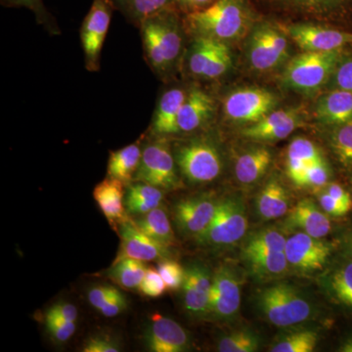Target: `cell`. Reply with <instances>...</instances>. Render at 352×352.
Listing matches in <instances>:
<instances>
[{
	"mask_svg": "<svg viewBox=\"0 0 352 352\" xmlns=\"http://www.w3.org/2000/svg\"><path fill=\"white\" fill-rule=\"evenodd\" d=\"M273 4L296 12L320 16L333 10L344 0H270Z\"/></svg>",
	"mask_w": 352,
	"mask_h": 352,
	"instance_id": "836d02e7",
	"label": "cell"
},
{
	"mask_svg": "<svg viewBox=\"0 0 352 352\" xmlns=\"http://www.w3.org/2000/svg\"><path fill=\"white\" fill-rule=\"evenodd\" d=\"M288 157L300 160L307 164L325 161L319 148L307 138L294 139L289 146Z\"/></svg>",
	"mask_w": 352,
	"mask_h": 352,
	"instance_id": "ab89813d",
	"label": "cell"
},
{
	"mask_svg": "<svg viewBox=\"0 0 352 352\" xmlns=\"http://www.w3.org/2000/svg\"><path fill=\"white\" fill-rule=\"evenodd\" d=\"M302 124L298 111L281 109L272 111L263 120L243 131L245 138L258 141H278L288 138Z\"/></svg>",
	"mask_w": 352,
	"mask_h": 352,
	"instance_id": "ac0fdd59",
	"label": "cell"
},
{
	"mask_svg": "<svg viewBox=\"0 0 352 352\" xmlns=\"http://www.w3.org/2000/svg\"><path fill=\"white\" fill-rule=\"evenodd\" d=\"M351 256H352V241H351Z\"/></svg>",
	"mask_w": 352,
	"mask_h": 352,
	"instance_id": "6f0895ef",
	"label": "cell"
},
{
	"mask_svg": "<svg viewBox=\"0 0 352 352\" xmlns=\"http://www.w3.org/2000/svg\"><path fill=\"white\" fill-rule=\"evenodd\" d=\"M330 179V170L325 161L310 164L300 182V187H311L318 189L326 186Z\"/></svg>",
	"mask_w": 352,
	"mask_h": 352,
	"instance_id": "b9f144b4",
	"label": "cell"
},
{
	"mask_svg": "<svg viewBox=\"0 0 352 352\" xmlns=\"http://www.w3.org/2000/svg\"><path fill=\"white\" fill-rule=\"evenodd\" d=\"M287 32L302 51L340 50L352 44V34L318 25H292Z\"/></svg>",
	"mask_w": 352,
	"mask_h": 352,
	"instance_id": "e0dca14e",
	"label": "cell"
},
{
	"mask_svg": "<svg viewBox=\"0 0 352 352\" xmlns=\"http://www.w3.org/2000/svg\"><path fill=\"white\" fill-rule=\"evenodd\" d=\"M328 286L337 302L352 308V261L336 268L329 278Z\"/></svg>",
	"mask_w": 352,
	"mask_h": 352,
	"instance_id": "1f68e13d",
	"label": "cell"
},
{
	"mask_svg": "<svg viewBox=\"0 0 352 352\" xmlns=\"http://www.w3.org/2000/svg\"><path fill=\"white\" fill-rule=\"evenodd\" d=\"M133 182L148 183L168 191L180 186L179 177L176 173L175 157L166 138L157 136L142 150L140 164Z\"/></svg>",
	"mask_w": 352,
	"mask_h": 352,
	"instance_id": "5b68a950",
	"label": "cell"
},
{
	"mask_svg": "<svg viewBox=\"0 0 352 352\" xmlns=\"http://www.w3.org/2000/svg\"><path fill=\"white\" fill-rule=\"evenodd\" d=\"M176 18L170 8L139 25L146 62L162 78L170 75L182 54V36Z\"/></svg>",
	"mask_w": 352,
	"mask_h": 352,
	"instance_id": "7a4b0ae2",
	"label": "cell"
},
{
	"mask_svg": "<svg viewBox=\"0 0 352 352\" xmlns=\"http://www.w3.org/2000/svg\"><path fill=\"white\" fill-rule=\"evenodd\" d=\"M289 229H300L311 237L321 239L331 232V222L326 212H321L314 201H300L289 212L286 220Z\"/></svg>",
	"mask_w": 352,
	"mask_h": 352,
	"instance_id": "603a6c76",
	"label": "cell"
},
{
	"mask_svg": "<svg viewBox=\"0 0 352 352\" xmlns=\"http://www.w3.org/2000/svg\"><path fill=\"white\" fill-rule=\"evenodd\" d=\"M148 268L144 261L131 258L117 259L108 271L109 277L120 287L136 289L140 286Z\"/></svg>",
	"mask_w": 352,
	"mask_h": 352,
	"instance_id": "f546056e",
	"label": "cell"
},
{
	"mask_svg": "<svg viewBox=\"0 0 352 352\" xmlns=\"http://www.w3.org/2000/svg\"><path fill=\"white\" fill-rule=\"evenodd\" d=\"M118 232L120 237V252L117 259L131 258L145 263L162 261L170 256V248L146 235L134 220L129 219L120 224Z\"/></svg>",
	"mask_w": 352,
	"mask_h": 352,
	"instance_id": "9a60e30c",
	"label": "cell"
},
{
	"mask_svg": "<svg viewBox=\"0 0 352 352\" xmlns=\"http://www.w3.org/2000/svg\"><path fill=\"white\" fill-rule=\"evenodd\" d=\"M180 173L191 183H208L219 177L222 170L219 150L210 141L195 139L180 146L175 153Z\"/></svg>",
	"mask_w": 352,
	"mask_h": 352,
	"instance_id": "8992f818",
	"label": "cell"
},
{
	"mask_svg": "<svg viewBox=\"0 0 352 352\" xmlns=\"http://www.w3.org/2000/svg\"><path fill=\"white\" fill-rule=\"evenodd\" d=\"M318 342L314 331L300 330L285 336L274 346L272 352H311Z\"/></svg>",
	"mask_w": 352,
	"mask_h": 352,
	"instance_id": "d6a6232c",
	"label": "cell"
},
{
	"mask_svg": "<svg viewBox=\"0 0 352 352\" xmlns=\"http://www.w3.org/2000/svg\"><path fill=\"white\" fill-rule=\"evenodd\" d=\"M319 201H320V206L324 212L329 215H332V217H344V215L349 212V208L344 207V205L335 200L326 191H324V193H322L320 197H319Z\"/></svg>",
	"mask_w": 352,
	"mask_h": 352,
	"instance_id": "f907efd6",
	"label": "cell"
},
{
	"mask_svg": "<svg viewBox=\"0 0 352 352\" xmlns=\"http://www.w3.org/2000/svg\"><path fill=\"white\" fill-rule=\"evenodd\" d=\"M46 316L54 317V318L62 319V320L76 322L78 314L75 305L68 302H58L47 310Z\"/></svg>",
	"mask_w": 352,
	"mask_h": 352,
	"instance_id": "c3c4849f",
	"label": "cell"
},
{
	"mask_svg": "<svg viewBox=\"0 0 352 352\" xmlns=\"http://www.w3.org/2000/svg\"><path fill=\"white\" fill-rule=\"evenodd\" d=\"M277 97L261 87H245L234 90L223 102L227 119L244 124H256L276 107Z\"/></svg>",
	"mask_w": 352,
	"mask_h": 352,
	"instance_id": "30bf717a",
	"label": "cell"
},
{
	"mask_svg": "<svg viewBox=\"0 0 352 352\" xmlns=\"http://www.w3.org/2000/svg\"><path fill=\"white\" fill-rule=\"evenodd\" d=\"M272 155L266 148H256L238 157L235 164V175L243 184H252L263 177L270 168Z\"/></svg>",
	"mask_w": 352,
	"mask_h": 352,
	"instance_id": "4316f807",
	"label": "cell"
},
{
	"mask_svg": "<svg viewBox=\"0 0 352 352\" xmlns=\"http://www.w3.org/2000/svg\"><path fill=\"white\" fill-rule=\"evenodd\" d=\"M139 292L143 296H149V298H159L166 293V285L164 283L163 277L160 274L159 270L155 268H148L140 286Z\"/></svg>",
	"mask_w": 352,
	"mask_h": 352,
	"instance_id": "7bdbcfd3",
	"label": "cell"
},
{
	"mask_svg": "<svg viewBox=\"0 0 352 352\" xmlns=\"http://www.w3.org/2000/svg\"><path fill=\"white\" fill-rule=\"evenodd\" d=\"M117 340L108 335H96L90 337L82 347L83 352H119Z\"/></svg>",
	"mask_w": 352,
	"mask_h": 352,
	"instance_id": "bcb514c9",
	"label": "cell"
},
{
	"mask_svg": "<svg viewBox=\"0 0 352 352\" xmlns=\"http://www.w3.org/2000/svg\"><path fill=\"white\" fill-rule=\"evenodd\" d=\"M309 164L300 161V160L294 159V157H287V173L292 182L296 185H300L303 176L305 175Z\"/></svg>",
	"mask_w": 352,
	"mask_h": 352,
	"instance_id": "816d5d0a",
	"label": "cell"
},
{
	"mask_svg": "<svg viewBox=\"0 0 352 352\" xmlns=\"http://www.w3.org/2000/svg\"><path fill=\"white\" fill-rule=\"evenodd\" d=\"M340 351L342 352H352V337L344 340V344L340 346Z\"/></svg>",
	"mask_w": 352,
	"mask_h": 352,
	"instance_id": "9f6ffc18",
	"label": "cell"
},
{
	"mask_svg": "<svg viewBox=\"0 0 352 352\" xmlns=\"http://www.w3.org/2000/svg\"><path fill=\"white\" fill-rule=\"evenodd\" d=\"M340 60L342 50L322 52L303 51L287 65L283 82L296 91H314L332 78Z\"/></svg>",
	"mask_w": 352,
	"mask_h": 352,
	"instance_id": "3957f363",
	"label": "cell"
},
{
	"mask_svg": "<svg viewBox=\"0 0 352 352\" xmlns=\"http://www.w3.org/2000/svg\"><path fill=\"white\" fill-rule=\"evenodd\" d=\"M286 238L275 229L254 234L245 247V252L270 251L284 252Z\"/></svg>",
	"mask_w": 352,
	"mask_h": 352,
	"instance_id": "8d00e7d4",
	"label": "cell"
},
{
	"mask_svg": "<svg viewBox=\"0 0 352 352\" xmlns=\"http://www.w3.org/2000/svg\"><path fill=\"white\" fill-rule=\"evenodd\" d=\"M332 78L336 87L339 89L352 92V58H349L342 62L340 60L333 72Z\"/></svg>",
	"mask_w": 352,
	"mask_h": 352,
	"instance_id": "7dc6e473",
	"label": "cell"
},
{
	"mask_svg": "<svg viewBox=\"0 0 352 352\" xmlns=\"http://www.w3.org/2000/svg\"><path fill=\"white\" fill-rule=\"evenodd\" d=\"M164 200V190L141 182L129 183L124 204L127 212L142 215L161 206Z\"/></svg>",
	"mask_w": 352,
	"mask_h": 352,
	"instance_id": "484cf974",
	"label": "cell"
},
{
	"mask_svg": "<svg viewBox=\"0 0 352 352\" xmlns=\"http://www.w3.org/2000/svg\"><path fill=\"white\" fill-rule=\"evenodd\" d=\"M187 31L194 36L217 41H237L251 24V11L245 0H217L207 8L186 14Z\"/></svg>",
	"mask_w": 352,
	"mask_h": 352,
	"instance_id": "6da1fadb",
	"label": "cell"
},
{
	"mask_svg": "<svg viewBox=\"0 0 352 352\" xmlns=\"http://www.w3.org/2000/svg\"><path fill=\"white\" fill-rule=\"evenodd\" d=\"M142 150L139 142L127 145L122 149L110 153L109 157L107 176L116 178L124 184L133 182L134 176L140 164Z\"/></svg>",
	"mask_w": 352,
	"mask_h": 352,
	"instance_id": "d4e9b609",
	"label": "cell"
},
{
	"mask_svg": "<svg viewBox=\"0 0 352 352\" xmlns=\"http://www.w3.org/2000/svg\"><path fill=\"white\" fill-rule=\"evenodd\" d=\"M258 305L271 324L282 328L307 321L312 312L309 302L287 284L263 289L259 295Z\"/></svg>",
	"mask_w": 352,
	"mask_h": 352,
	"instance_id": "277c9868",
	"label": "cell"
},
{
	"mask_svg": "<svg viewBox=\"0 0 352 352\" xmlns=\"http://www.w3.org/2000/svg\"><path fill=\"white\" fill-rule=\"evenodd\" d=\"M247 228L244 204L240 199L228 198L219 201L207 230L196 239L200 244L214 247L233 245L244 237Z\"/></svg>",
	"mask_w": 352,
	"mask_h": 352,
	"instance_id": "52a82bcc",
	"label": "cell"
},
{
	"mask_svg": "<svg viewBox=\"0 0 352 352\" xmlns=\"http://www.w3.org/2000/svg\"><path fill=\"white\" fill-rule=\"evenodd\" d=\"M325 191L327 192L329 195L332 196L335 200L351 210L352 203L351 195L344 187L340 186L337 183H332V184L329 185Z\"/></svg>",
	"mask_w": 352,
	"mask_h": 352,
	"instance_id": "f5cc1de1",
	"label": "cell"
},
{
	"mask_svg": "<svg viewBox=\"0 0 352 352\" xmlns=\"http://www.w3.org/2000/svg\"><path fill=\"white\" fill-rule=\"evenodd\" d=\"M175 0H132L126 17L136 25L141 24L147 18L173 8Z\"/></svg>",
	"mask_w": 352,
	"mask_h": 352,
	"instance_id": "e575fe53",
	"label": "cell"
},
{
	"mask_svg": "<svg viewBox=\"0 0 352 352\" xmlns=\"http://www.w3.org/2000/svg\"><path fill=\"white\" fill-rule=\"evenodd\" d=\"M252 270L259 276H277L288 267L284 252L261 251L245 252Z\"/></svg>",
	"mask_w": 352,
	"mask_h": 352,
	"instance_id": "4dcf8cb0",
	"label": "cell"
},
{
	"mask_svg": "<svg viewBox=\"0 0 352 352\" xmlns=\"http://www.w3.org/2000/svg\"><path fill=\"white\" fill-rule=\"evenodd\" d=\"M111 1L113 2L117 10L122 11L124 15H126L127 11L131 6L132 0H111Z\"/></svg>",
	"mask_w": 352,
	"mask_h": 352,
	"instance_id": "11a10c76",
	"label": "cell"
},
{
	"mask_svg": "<svg viewBox=\"0 0 352 352\" xmlns=\"http://www.w3.org/2000/svg\"><path fill=\"white\" fill-rule=\"evenodd\" d=\"M332 147L340 163L352 166V122L337 126L332 135Z\"/></svg>",
	"mask_w": 352,
	"mask_h": 352,
	"instance_id": "f35d334b",
	"label": "cell"
},
{
	"mask_svg": "<svg viewBox=\"0 0 352 352\" xmlns=\"http://www.w3.org/2000/svg\"><path fill=\"white\" fill-rule=\"evenodd\" d=\"M289 201L284 187L276 180H270L259 193L258 214L265 220L279 219L288 212Z\"/></svg>",
	"mask_w": 352,
	"mask_h": 352,
	"instance_id": "f1b7e54d",
	"label": "cell"
},
{
	"mask_svg": "<svg viewBox=\"0 0 352 352\" xmlns=\"http://www.w3.org/2000/svg\"><path fill=\"white\" fill-rule=\"evenodd\" d=\"M219 201L208 195L183 199L175 207V220L180 232L197 238L206 230L217 210Z\"/></svg>",
	"mask_w": 352,
	"mask_h": 352,
	"instance_id": "5bb4252c",
	"label": "cell"
},
{
	"mask_svg": "<svg viewBox=\"0 0 352 352\" xmlns=\"http://www.w3.org/2000/svg\"><path fill=\"white\" fill-rule=\"evenodd\" d=\"M157 270L163 277L168 291L175 292L182 288L186 270L177 261L164 258L157 264Z\"/></svg>",
	"mask_w": 352,
	"mask_h": 352,
	"instance_id": "60d3db41",
	"label": "cell"
},
{
	"mask_svg": "<svg viewBox=\"0 0 352 352\" xmlns=\"http://www.w3.org/2000/svg\"><path fill=\"white\" fill-rule=\"evenodd\" d=\"M217 0H175V4L186 14L207 8Z\"/></svg>",
	"mask_w": 352,
	"mask_h": 352,
	"instance_id": "db71d44e",
	"label": "cell"
},
{
	"mask_svg": "<svg viewBox=\"0 0 352 352\" xmlns=\"http://www.w3.org/2000/svg\"><path fill=\"white\" fill-rule=\"evenodd\" d=\"M250 63L258 71H270L288 58L289 45L286 36L270 24L254 28L248 45Z\"/></svg>",
	"mask_w": 352,
	"mask_h": 352,
	"instance_id": "8fae6325",
	"label": "cell"
},
{
	"mask_svg": "<svg viewBox=\"0 0 352 352\" xmlns=\"http://www.w3.org/2000/svg\"><path fill=\"white\" fill-rule=\"evenodd\" d=\"M331 245L307 233H296L287 240L285 254L289 264L303 271L322 270L331 256Z\"/></svg>",
	"mask_w": 352,
	"mask_h": 352,
	"instance_id": "2e32d148",
	"label": "cell"
},
{
	"mask_svg": "<svg viewBox=\"0 0 352 352\" xmlns=\"http://www.w3.org/2000/svg\"><path fill=\"white\" fill-rule=\"evenodd\" d=\"M185 270L182 286L185 309L197 316L208 314L212 276L205 266L199 264H193Z\"/></svg>",
	"mask_w": 352,
	"mask_h": 352,
	"instance_id": "d6986e66",
	"label": "cell"
},
{
	"mask_svg": "<svg viewBox=\"0 0 352 352\" xmlns=\"http://www.w3.org/2000/svg\"><path fill=\"white\" fill-rule=\"evenodd\" d=\"M315 113L329 124L340 126L352 122V92L339 88L329 92L318 101Z\"/></svg>",
	"mask_w": 352,
	"mask_h": 352,
	"instance_id": "cb8c5ba5",
	"label": "cell"
},
{
	"mask_svg": "<svg viewBox=\"0 0 352 352\" xmlns=\"http://www.w3.org/2000/svg\"><path fill=\"white\" fill-rule=\"evenodd\" d=\"M124 185L120 180L107 176L94 190V200L116 231H118L120 224L129 219L124 204Z\"/></svg>",
	"mask_w": 352,
	"mask_h": 352,
	"instance_id": "44dd1931",
	"label": "cell"
},
{
	"mask_svg": "<svg viewBox=\"0 0 352 352\" xmlns=\"http://www.w3.org/2000/svg\"><path fill=\"white\" fill-rule=\"evenodd\" d=\"M6 7H25L36 15V22L43 25L51 34H60L59 27L53 16L44 6L43 0H0Z\"/></svg>",
	"mask_w": 352,
	"mask_h": 352,
	"instance_id": "d590c367",
	"label": "cell"
},
{
	"mask_svg": "<svg viewBox=\"0 0 352 352\" xmlns=\"http://www.w3.org/2000/svg\"><path fill=\"white\" fill-rule=\"evenodd\" d=\"M241 305L240 278L229 266H220L212 276L210 314L219 319L231 318Z\"/></svg>",
	"mask_w": 352,
	"mask_h": 352,
	"instance_id": "4fadbf2b",
	"label": "cell"
},
{
	"mask_svg": "<svg viewBox=\"0 0 352 352\" xmlns=\"http://www.w3.org/2000/svg\"><path fill=\"white\" fill-rule=\"evenodd\" d=\"M46 329L53 340L58 342H68L76 331V322L62 320L54 317H45Z\"/></svg>",
	"mask_w": 352,
	"mask_h": 352,
	"instance_id": "ee69618b",
	"label": "cell"
},
{
	"mask_svg": "<svg viewBox=\"0 0 352 352\" xmlns=\"http://www.w3.org/2000/svg\"><path fill=\"white\" fill-rule=\"evenodd\" d=\"M136 226L160 244L170 248L175 244V236L166 210L160 206L134 220Z\"/></svg>",
	"mask_w": 352,
	"mask_h": 352,
	"instance_id": "83f0119b",
	"label": "cell"
},
{
	"mask_svg": "<svg viewBox=\"0 0 352 352\" xmlns=\"http://www.w3.org/2000/svg\"><path fill=\"white\" fill-rule=\"evenodd\" d=\"M187 65L192 76L205 80H217L230 69L232 54L228 44L224 41L194 36Z\"/></svg>",
	"mask_w": 352,
	"mask_h": 352,
	"instance_id": "9c48e42d",
	"label": "cell"
},
{
	"mask_svg": "<svg viewBox=\"0 0 352 352\" xmlns=\"http://www.w3.org/2000/svg\"><path fill=\"white\" fill-rule=\"evenodd\" d=\"M120 289L110 285H98L88 291V302L95 309L100 310L116 295L120 293Z\"/></svg>",
	"mask_w": 352,
	"mask_h": 352,
	"instance_id": "f6af8a7d",
	"label": "cell"
},
{
	"mask_svg": "<svg viewBox=\"0 0 352 352\" xmlns=\"http://www.w3.org/2000/svg\"><path fill=\"white\" fill-rule=\"evenodd\" d=\"M127 307H129V302H127L126 296L122 294V292H120L118 295L111 298V300L99 310V312H100L103 316L111 318V317H116L118 316V315L122 314V312L126 311Z\"/></svg>",
	"mask_w": 352,
	"mask_h": 352,
	"instance_id": "681fc988",
	"label": "cell"
},
{
	"mask_svg": "<svg viewBox=\"0 0 352 352\" xmlns=\"http://www.w3.org/2000/svg\"><path fill=\"white\" fill-rule=\"evenodd\" d=\"M258 346L259 340L254 333L238 331L222 338L217 347L220 352H254Z\"/></svg>",
	"mask_w": 352,
	"mask_h": 352,
	"instance_id": "74e56055",
	"label": "cell"
},
{
	"mask_svg": "<svg viewBox=\"0 0 352 352\" xmlns=\"http://www.w3.org/2000/svg\"><path fill=\"white\" fill-rule=\"evenodd\" d=\"M215 102L212 95L200 87L188 90L177 118L178 133H189L201 129L212 117Z\"/></svg>",
	"mask_w": 352,
	"mask_h": 352,
	"instance_id": "ffe728a7",
	"label": "cell"
},
{
	"mask_svg": "<svg viewBox=\"0 0 352 352\" xmlns=\"http://www.w3.org/2000/svg\"><path fill=\"white\" fill-rule=\"evenodd\" d=\"M187 94L188 90L183 89L182 87H173L162 94L153 116V135L166 138L178 133V113L186 99Z\"/></svg>",
	"mask_w": 352,
	"mask_h": 352,
	"instance_id": "7402d4cb",
	"label": "cell"
},
{
	"mask_svg": "<svg viewBox=\"0 0 352 352\" xmlns=\"http://www.w3.org/2000/svg\"><path fill=\"white\" fill-rule=\"evenodd\" d=\"M111 0H94L80 28V43L85 54V68L95 73L100 71L104 43L107 38L113 11Z\"/></svg>",
	"mask_w": 352,
	"mask_h": 352,
	"instance_id": "ba28073f",
	"label": "cell"
},
{
	"mask_svg": "<svg viewBox=\"0 0 352 352\" xmlns=\"http://www.w3.org/2000/svg\"><path fill=\"white\" fill-rule=\"evenodd\" d=\"M143 340L153 352H183L190 346L188 333L177 322L159 314L150 317Z\"/></svg>",
	"mask_w": 352,
	"mask_h": 352,
	"instance_id": "7c38bea8",
	"label": "cell"
}]
</instances>
